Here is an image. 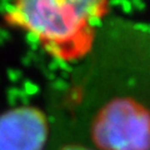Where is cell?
<instances>
[{"instance_id": "cell-20", "label": "cell", "mask_w": 150, "mask_h": 150, "mask_svg": "<svg viewBox=\"0 0 150 150\" xmlns=\"http://www.w3.org/2000/svg\"><path fill=\"white\" fill-rule=\"evenodd\" d=\"M120 3H121V0H114V1H108L109 6H120Z\"/></svg>"}, {"instance_id": "cell-7", "label": "cell", "mask_w": 150, "mask_h": 150, "mask_svg": "<svg viewBox=\"0 0 150 150\" xmlns=\"http://www.w3.org/2000/svg\"><path fill=\"white\" fill-rule=\"evenodd\" d=\"M51 88L54 89V90H58V91H65V90H68L69 89V84L63 80L62 78L60 79H55L54 81H51Z\"/></svg>"}, {"instance_id": "cell-11", "label": "cell", "mask_w": 150, "mask_h": 150, "mask_svg": "<svg viewBox=\"0 0 150 150\" xmlns=\"http://www.w3.org/2000/svg\"><path fill=\"white\" fill-rule=\"evenodd\" d=\"M120 6L123 8V11L125 14L133 13V5H131V1H129V0H121Z\"/></svg>"}, {"instance_id": "cell-2", "label": "cell", "mask_w": 150, "mask_h": 150, "mask_svg": "<svg viewBox=\"0 0 150 150\" xmlns=\"http://www.w3.org/2000/svg\"><path fill=\"white\" fill-rule=\"evenodd\" d=\"M91 139L100 150H150V111L133 98H116L98 111Z\"/></svg>"}, {"instance_id": "cell-15", "label": "cell", "mask_w": 150, "mask_h": 150, "mask_svg": "<svg viewBox=\"0 0 150 150\" xmlns=\"http://www.w3.org/2000/svg\"><path fill=\"white\" fill-rule=\"evenodd\" d=\"M60 150H90V149L81 146V145H67V146H64Z\"/></svg>"}, {"instance_id": "cell-3", "label": "cell", "mask_w": 150, "mask_h": 150, "mask_svg": "<svg viewBox=\"0 0 150 150\" xmlns=\"http://www.w3.org/2000/svg\"><path fill=\"white\" fill-rule=\"evenodd\" d=\"M48 133V119L38 108H14L0 115V150H43Z\"/></svg>"}, {"instance_id": "cell-4", "label": "cell", "mask_w": 150, "mask_h": 150, "mask_svg": "<svg viewBox=\"0 0 150 150\" xmlns=\"http://www.w3.org/2000/svg\"><path fill=\"white\" fill-rule=\"evenodd\" d=\"M21 89L20 88H16V86H11V88H8L6 90V99H8V104L10 106H15L19 101V98H20V94H21Z\"/></svg>"}, {"instance_id": "cell-17", "label": "cell", "mask_w": 150, "mask_h": 150, "mask_svg": "<svg viewBox=\"0 0 150 150\" xmlns=\"http://www.w3.org/2000/svg\"><path fill=\"white\" fill-rule=\"evenodd\" d=\"M134 29H137L139 31H143V33H148L149 24H135L134 25Z\"/></svg>"}, {"instance_id": "cell-21", "label": "cell", "mask_w": 150, "mask_h": 150, "mask_svg": "<svg viewBox=\"0 0 150 150\" xmlns=\"http://www.w3.org/2000/svg\"><path fill=\"white\" fill-rule=\"evenodd\" d=\"M62 76H63V80H64V79L69 78V74H68V73H65V71H62Z\"/></svg>"}, {"instance_id": "cell-14", "label": "cell", "mask_w": 150, "mask_h": 150, "mask_svg": "<svg viewBox=\"0 0 150 150\" xmlns=\"http://www.w3.org/2000/svg\"><path fill=\"white\" fill-rule=\"evenodd\" d=\"M0 38L5 41H9L11 39V35H10V33H9L8 30H5V29H3V28H0Z\"/></svg>"}, {"instance_id": "cell-1", "label": "cell", "mask_w": 150, "mask_h": 150, "mask_svg": "<svg viewBox=\"0 0 150 150\" xmlns=\"http://www.w3.org/2000/svg\"><path fill=\"white\" fill-rule=\"evenodd\" d=\"M108 8L104 0H20L5 18L10 25L39 35L45 53L68 63L91 49L95 30L88 19L103 18Z\"/></svg>"}, {"instance_id": "cell-19", "label": "cell", "mask_w": 150, "mask_h": 150, "mask_svg": "<svg viewBox=\"0 0 150 150\" xmlns=\"http://www.w3.org/2000/svg\"><path fill=\"white\" fill-rule=\"evenodd\" d=\"M8 4L9 1H6V0H0V14H5V9Z\"/></svg>"}, {"instance_id": "cell-22", "label": "cell", "mask_w": 150, "mask_h": 150, "mask_svg": "<svg viewBox=\"0 0 150 150\" xmlns=\"http://www.w3.org/2000/svg\"><path fill=\"white\" fill-rule=\"evenodd\" d=\"M4 44H5V41H4V40L1 39V38H0V46H3Z\"/></svg>"}, {"instance_id": "cell-5", "label": "cell", "mask_w": 150, "mask_h": 150, "mask_svg": "<svg viewBox=\"0 0 150 150\" xmlns=\"http://www.w3.org/2000/svg\"><path fill=\"white\" fill-rule=\"evenodd\" d=\"M21 90L30 98L33 95H36V94L40 91V89L35 83H33L31 80H29V79H25L24 83H23V89Z\"/></svg>"}, {"instance_id": "cell-12", "label": "cell", "mask_w": 150, "mask_h": 150, "mask_svg": "<svg viewBox=\"0 0 150 150\" xmlns=\"http://www.w3.org/2000/svg\"><path fill=\"white\" fill-rule=\"evenodd\" d=\"M131 5L139 11H144L145 8H146V4L144 1H142V0H134V1H131Z\"/></svg>"}, {"instance_id": "cell-9", "label": "cell", "mask_w": 150, "mask_h": 150, "mask_svg": "<svg viewBox=\"0 0 150 150\" xmlns=\"http://www.w3.org/2000/svg\"><path fill=\"white\" fill-rule=\"evenodd\" d=\"M103 24V21H101V18L100 16H90L88 19V25L89 28H91L93 30H95L98 29V28H100Z\"/></svg>"}, {"instance_id": "cell-16", "label": "cell", "mask_w": 150, "mask_h": 150, "mask_svg": "<svg viewBox=\"0 0 150 150\" xmlns=\"http://www.w3.org/2000/svg\"><path fill=\"white\" fill-rule=\"evenodd\" d=\"M46 69H48L49 71H51V73H55L56 70H59V68H58V64H56L55 60H51V62L48 64V67H46Z\"/></svg>"}, {"instance_id": "cell-10", "label": "cell", "mask_w": 150, "mask_h": 150, "mask_svg": "<svg viewBox=\"0 0 150 150\" xmlns=\"http://www.w3.org/2000/svg\"><path fill=\"white\" fill-rule=\"evenodd\" d=\"M54 60L56 62V64H58V68L60 69V71H65V73H68V74L71 73L73 68L70 67L69 63L64 62V60H60V59H54Z\"/></svg>"}, {"instance_id": "cell-13", "label": "cell", "mask_w": 150, "mask_h": 150, "mask_svg": "<svg viewBox=\"0 0 150 150\" xmlns=\"http://www.w3.org/2000/svg\"><path fill=\"white\" fill-rule=\"evenodd\" d=\"M41 71H43V74L45 75L46 78H48V80L54 81L55 79H56V76H55V73H51V71H49V70L46 69L45 67H41Z\"/></svg>"}, {"instance_id": "cell-6", "label": "cell", "mask_w": 150, "mask_h": 150, "mask_svg": "<svg viewBox=\"0 0 150 150\" xmlns=\"http://www.w3.org/2000/svg\"><path fill=\"white\" fill-rule=\"evenodd\" d=\"M6 76L11 83H18V81H20L23 79V71L21 70H19V69L9 68L6 70Z\"/></svg>"}, {"instance_id": "cell-8", "label": "cell", "mask_w": 150, "mask_h": 150, "mask_svg": "<svg viewBox=\"0 0 150 150\" xmlns=\"http://www.w3.org/2000/svg\"><path fill=\"white\" fill-rule=\"evenodd\" d=\"M25 40H26V43L28 45H40L41 44V40H40V36L39 35H36L35 33H33V31H28L26 33V35H25Z\"/></svg>"}, {"instance_id": "cell-18", "label": "cell", "mask_w": 150, "mask_h": 150, "mask_svg": "<svg viewBox=\"0 0 150 150\" xmlns=\"http://www.w3.org/2000/svg\"><path fill=\"white\" fill-rule=\"evenodd\" d=\"M21 64L24 65V67H30V65L33 64V62H31V59L28 55H24L21 58Z\"/></svg>"}]
</instances>
